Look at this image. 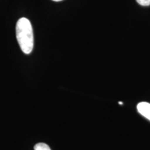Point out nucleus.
I'll use <instances>...</instances> for the list:
<instances>
[{"label": "nucleus", "mask_w": 150, "mask_h": 150, "mask_svg": "<svg viewBox=\"0 0 150 150\" xmlns=\"http://www.w3.org/2000/svg\"><path fill=\"white\" fill-rule=\"evenodd\" d=\"M52 1H63V0H52Z\"/></svg>", "instance_id": "nucleus-5"}, {"label": "nucleus", "mask_w": 150, "mask_h": 150, "mask_svg": "<svg viewBox=\"0 0 150 150\" xmlns=\"http://www.w3.org/2000/svg\"><path fill=\"white\" fill-rule=\"evenodd\" d=\"M16 38L22 51L29 54L33 48V33L31 22L27 18H22L16 24Z\"/></svg>", "instance_id": "nucleus-1"}, {"label": "nucleus", "mask_w": 150, "mask_h": 150, "mask_svg": "<svg viewBox=\"0 0 150 150\" xmlns=\"http://www.w3.org/2000/svg\"><path fill=\"white\" fill-rule=\"evenodd\" d=\"M136 1L143 6H147L150 5V0H136Z\"/></svg>", "instance_id": "nucleus-4"}, {"label": "nucleus", "mask_w": 150, "mask_h": 150, "mask_svg": "<svg viewBox=\"0 0 150 150\" xmlns=\"http://www.w3.org/2000/svg\"><path fill=\"white\" fill-rule=\"evenodd\" d=\"M34 150H51V149L47 144L40 142L34 146Z\"/></svg>", "instance_id": "nucleus-3"}, {"label": "nucleus", "mask_w": 150, "mask_h": 150, "mask_svg": "<svg viewBox=\"0 0 150 150\" xmlns=\"http://www.w3.org/2000/svg\"><path fill=\"white\" fill-rule=\"evenodd\" d=\"M139 113L150 120V104L147 102H140L137 106Z\"/></svg>", "instance_id": "nucleus-2"}, {"label": "nucleus", "mask_w": 150, "mask_h": 150, "mask_svg": "<svg viewBox=\"0 0 150 150\" xmlns=\"http://www.w3.org/2000/svg\"><path fill=\"white\" fill-rule=\"evenodd\" d=\"M119 104H123V102H119Z\"/></svg>", "instance_id": "nucleus-6"}]
</instances>
